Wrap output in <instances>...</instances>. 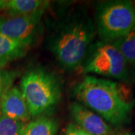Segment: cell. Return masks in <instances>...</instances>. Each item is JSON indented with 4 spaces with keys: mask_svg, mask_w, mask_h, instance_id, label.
I'll return each mask as SVG.
<instances>
[{
    "mask_svg": "<svg viewBox=\"0 0 135 135\" xmlns=\"http://www.w3.org/2000/svg\"><path fill=\"white\" fill-rule=\"evenodd\" d=\"M59 125L53 119L38 116L25 124L23 135H56Z\"/></svg>",
    "mask_w": 135,
    "mask_h": 135,
    "instance_id": "8fae6325",
    "label": "cell"
},
{
    "mask_svg": "<svg viewBox=\"0 0 135 135\" xmlns=\"http://www.w3.org/2000/svg\"><path fill=\"white\" fill-rule=\"evenodd\" d=\"M20 91L31 117L48 114L61 98V85L55 75L42 68H33L23 74Z\"/></svg>",
    "mask_w": 135,
    "mask_h": 135,
    "instance_id": "3957f363",
    "label": "cell"
},
{
    "mask_svg": "<svg viewBox=\"0 0 135 135\" xmlns=\"http://www.w3.org/2000/svg\"><path fill=\"white\" fill-rule=\"evenodd\" d=\"M84 74H96L120 81L128 80V65L119 50L112 43L98 41L92 43L82 63Z\"/></svg>",
    "mask_w": 135,
    "mask_h": 135,
    "instance_id": "5b68a950",
    "label": "cell"
},
{
    "mask_svg": "<svg viewBox=\"0 0 135 135\" xmlns=\"http://www.w3.org/2000/svg\"><path fill=\"white\" fill-rule=\"evenodd\" d=\"M25 124L0 115V135H23Z\"/></svg>",
    "mask_w": 135,
    "mask_h": 135,
    "instance_id": "4fadbf2b",
    "label": "cell"
},
{
    "mask_svg": "<svg viewBox=\"0 0 135 135\" xmlns=\"http://www.w3.org/2000/svg\"><path fill=\"white\" fill-rule=\"evenodd\" d=\"M1 115L13 120L26 123L31 119L24 97L19 88L12 86L5 92L0 101Z\"/></svg>",
    "mask_w": 135,
    "mask_h": 135,
    "instance_id": "ba28073f",
    "label": "cell"
},
{
    "mask_svg": "<svg viewBox=\"0 0 135 135\" xmlns=\"http://www.w3.org/2000/svg\"><path fill=\"white\" fill-rule=\"evenodd\" d=\"M16 74L0 68V101L5 93L12 86Z\"/></svg>",
    "mask_w": 135,
    "mask_h": 135,
    "instance_id": "5bb4252c",
    "label": "cell"
},
{
    "mask_svg": "<svg viewBox=\"0 0 135 135\" xmlns=\"http://www.w3.org/2000/svg\"><path fill=\"white\" fill-rule=\"evenodd\" d=\"M69 110L74 124L90 135H116L112 126L77 101L70 104Z\"/></svg>",
    "mask_w": 135,
    "mask_h": 135,
    "instance_id": "52a82bcc",
    "label": "cell"
},
{
    "mask_svg": "<svg viewBox=\"0 0 135 135\" xmlns=\"http://www.w3.org/2000/svg\"><path fill=\"white\" fill-rule=\"evenodd\" d=\"M94 23L100 41L113 42L133 29L132 1L112 0L98 2L95 7Z\"/></svg>",
    "mask_w": 135,
    "mask_h": 135,
    "instance_id": "277c9868",
    "label": "cell"
},
{
    "mask_svg": "<svg viewBox=\"0 0 135 135\" xmlns=\"http://www.w3.org/2000/svg\"><path fill=\"white\" fill-rule=\"evenodd\" d=\"M132 5H133V29L135 30V1H132Z\"/></svg>",
    "mask_w": 135,
    "mask_h": 135,
    "instance_id": "2e32d148",
    "label": "cell"
},
{
    "mask_svg": "<svg viewBox=\"0 0 135 135\" xmlns=\"http://www.w3.org/2000/svg\"><path fill=\"white\" fill-rule=\"evenodd\" d=\"M78 103L97 113L110 126L127 123L134 101L125 85L92 75L83 77L73 90Z\"/></svg>",
    "mask_w": 135,
    "mask_h": 135,
    "instance_id": "7a4b0ae2",
    "label": "cell"
},
{
    "mask_svg": "<svg viewBox=\"0 0 135 135\" xmlns=\"http://www.w3.org/2000/svg\"><path fill=\"white\" fill-rule=\"evenodd\" d=\"M111 43L119 50L127 65H135V30Z\"/></svg>",
    "mask_w": 135,
    "mask_h": 135,
    "instance_id": "7c38bea8",
    "label": "cell"
},
{
    "mask_svg": "<svg viewBox=\"0 0 135 135\" xmlns=\"http://www.w3.org/2000/svg\"><path fill=\"white\" fill-rule=\"evenodd\" d=\"M117 135H132V134H131V133H129V132H123V133H122V134H117Z\"/></svg>",
    "mask_w": 135,
    "mask_h": 135,
    "instance_id": "e0dca14e",
    "label": "cell"
},
{
    "mask_svg": "<svg viewBox=\"0 0 135 135\" xmlns=\"http://www.w3.org/2000/svg\"><path fill=\"white\" fill-rule=\"evenodd\" d=\"M63 135H90L86 132L84 130H83L81 128L77 126L74 123H71L68 125L65 130Z\"/></svg>",
    "mask_w": 135,
    "mask_h": 135,
    "instance_id": "9a60e30c",
    "label": "cell"
},
{
    "mask_svg": "<svg viewBox=\"0 0 135 135\" xmlns=\"http://www.w3.org/2000/svg\"><path fill=\"white\" fill-rule=\"evenodd\" d=\"M45 11L41 10L31 15L0 17V32L30 47L42 33V17Z\"/></svg>",
    "mask_w": 135,
    "mask_h": 135,
    "instance_id": "8992f818",
    "label": "cell"
},
{
    "mask_svg": "<svg viewBox=\"0 0 135 135\" xmlns=\"http://www.w3.org/2000/svg\"><path fill=\"white\" fill-rule=\"evenodd\" d=\"M29 47V46L10 38L0 32V68L23 57L27 53Z\"/></svg>",
    "mask_w": 135,
    "mask_h": 135,
    "instance_id": "30bf717a",
    "label": "cell"
},
{
    "mask_svg": "<svg viewBox=\"0 0 135 135\" xmlns=\"http://www.w3.org/2000/svg\"><path fill=\"white\" fill-rule=\"evenodd\" d=\"M95 35L94 19L79 8L59 20L49 37V49L61 67L73 71L82 65Z\"/></svg>",
    "mask_w": 135,
    "mask_h": 135,
    "instance_id": "6da1fadb",
    "label": "cell"
},
{
    "mask_svg": "<svg viewBox=\"0 0 135 135\" xmlns=\"http://www.w3.org/2000/svg\"><path fill=\"white\" fill-rule=\"evenodd\" d=\"M49 1L43 0H0V11L7 15H26L46 10Z\"/></svg>",
    "mask_w": 135,
    "mask_h": 135,
    "instance_id": "9c48e42d",
    "label": "cell"
}]
</instances>
